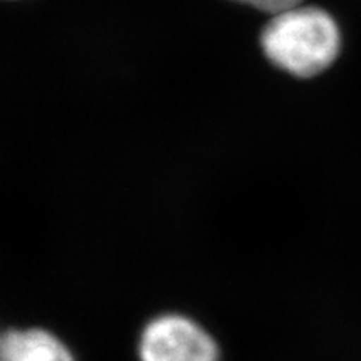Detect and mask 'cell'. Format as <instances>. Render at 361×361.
Returning a JSON list of instances; mask_svg holds the SVG:
<instances>
[{
  "label": "cell",
  "instance_id": "6da1fadb",
  "mask_svg": "<svg viewBox=\"0 0 361 361\" xmlns=\"http://www.w3.org/2000/svg\"><path fill=\"white\" fill-rule=\"evenodd\" d=\"M261 47L288 74L313 78L336 61L341 35L328 12L300 4L274 13L261 34Z\"/></svg>",
  "mask_w": 361,
  "mask_h": 361
},
{
  "label": "cell",
  "instance_id": "7a4b0ae2",
  "mask_svg": "<svg viewBox=\"0 0 361 361\" xmlns=\"http://www.w3.org/2000/svg\"><path fill=\"white\" fill-rule=\"evenodd\" d=\"M141 361H218V345L192 319L166 314L152 319L139 343Z\"/></svg>",
  "mask_w": 361,
  "mask_h": 361
},
{
  "label": "cell",
  "instance_id": "3957f363",
  "mask_svg": "<svg viewBox=\"0 0 361 361\" xmlns=\"http://www.w3.org/2000/svg\"><path fill=\"white\" fill-rule=\"evenodd\" d=\"M0 361H74V356L52 333L11 329L0 336Z\"/></svg>",
  "mask_w": 361,
  "mask_h": 361
},
{
  "label": "cell",
  "instance_id": "277c9868",
  "mask_svg": "<svg viewBox=\"0 0 361 361\" xmlns=\"http://www.w3.org/2000/svg\"><path fill=\"white\" fill-rule=\"evenodd\" d=\"M234 2L245 4V6L255 7L258 11L268 12V13H278L286 11V8L300 6L303 0H234Z\"/></svg>",
  "mask_w": 361,
  "mask_h": 361
}]
</instances>
